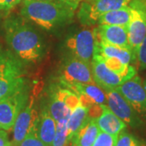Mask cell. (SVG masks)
Returning a JSON list of instances; mask_svg holds the SVG:
<instances>
[{
  "label": "cell",
  "instance_id": "obj_5",
  "mask_svg": "<svg viewBox=\"0 0 146 146\" xmlns=\"http://www.w3.org/2000/svg\"><path fill=\"white\" fill-rule=\"evenodd\" d=\"M91 69L94 82L105 92L116 89L126 80L131 79L127 76L121 75L111 70L106 65L104 58L98 54H95L93 57Z\"/></svg>",
  "mask_w": 146,
  "mask_h": 146
},
{
  "label": "cell",
  "instance_id": "obj_25",
  "mask_svg": "<svg viewBox=\"0 0 146 146\" xmlns=\"http://www.w3.org/2000/svg\"><path fill=\"white\" fill-rule=\"evenodd\" d=\"M136 60H137V63L141 69L146 70V36L136 52Z\"/></svg>",
  "mask_w": 146,
  "mask_h": 146
},
{
  "label": "cell",
  "instance_id": "obj_20",
  "mask_svg": "<svg viewBox=\"0 0 146 146\" xmlns=\"http://www.w3.org/2000/svg\"><path fill=\"white\" fill-rule=\"evenodd\" d=\"M89 119V108L80 103L72 110L67 123L69 143L71 142L73 136L88 122Z\"/></svg>",
  "mask_w": 146,
  "mask_h": 146
},
{
  "label": "cell",
  "instance_id": "obj_19",
  "mask_svg": "<svg viewBox=\"0 0 146 146\" xmlns=\"http://www.w3.org/2000/svg\"><path fill=\"white\" fill-rule=\"evenodd\" d=\"M131 8L127 5L119 9L110 11L101 16L98 20L99 25H120L128 26L130 22Z\"/></svg>",
  "mask_w": 146,
  "mask_h": 146
},
{
  "label": "cell",
  "instance_id": "obj_7",
  "mask_svg": "<svg viewBox=\"0 0 146 146\" xmlns=\"http://www.w3.org/2000/svg\"><path fill=\"white\" fill-rule=\"evenodd\" d=\"M131 0H86L79 11V18L85 24L98 22L100 16L110 11L128 5Z\"/></svg>",
  "mask_w": 146,
  "mask_h": 146
},
{
  "label": "cell",
  "instance_id": "obj_27",
  "mask_svg": "<svg viewBox=\"0 0 146 146\" xmlns=\"http://www.w3.org/2000/svg\"><path fill=\"white\" fill-rule=\"evenodd\" d=\"M0 146H11V143L8 141L7 133L4 130H0Z\"/></svg>",
  "mask_w": 146,
  "mask_h": 146
},
{
  "label": "cell",
  "instance_id": "obj_23",
  "mask_svg": "<svg viewBox=\"0 0 146 146\" xmlns=\"http://www.w3.org/2000/svg\"><path fill=\"white\" fill-rule=\"evenodd\" d=\"M117 137L118 136L116 135H111L100 131L93 146H115Z\"/></svg>",
  "mask_w": 146,
  "mask_h": 146
},
{
  "label": "cell",
  "instance_id": "obj_13",
  "mask_svg": "<svg viewBox=\"0 0 146 146\" xmlns=\"http://www.w3.org/2000/svg\"><path fill=\"white\" fill-rule=\"evenodd\" d=\"M96 33L101 42L131 50L128 41L127 27L99 25L98 28L96 29Z\"/></svg>",
  "mask_w": 146,
  "mask_h": 146
},
{
  "label": "cell",
  "instance_id": "obj_17",
  "mask_svg": "<svg viewBox=\"0 0 146 146\" xmlns=\"http://www.w3.org/2000/svg\"><path fill=\"white\" fill-rule=\"evenodd\" d=\"M47 108L50 115L55 120L56 123L68 122L72 112V110L68 106L65 101L61 89L52 94L49 106Z\"/></svg>",
  "mask_w": 146,
  "mask_h": 146
},
{
  "label": "cell",
  "instance_id": "obj_12",
  "mask_svg": "<svg viewBox=\"0 0 146 146\" xmlns=\"http://www.w3.org/2000/svg\"><path fill=\"white\" fill-rule=\"evenodd\" d=\"M63 81L81 84H95L91 64L73 58L67 62L63 71Z\"/></svg>",
  "mask_w": 146,
  "mask_h": 146
},
{
  "label": "cell",
  "instance_id": "obj_16",
  "mask_svg": "<svg viewBox=\"0 0 146 146\" xmlns=\"http://www.w3.org/2000/svg\"><path fill=\"white\" fill-rule=\"evenodd\" d=\"M100 131L118 136L120 131L125 129L127 124L108 108L106 105H102V114L95 119Z\"/></svg>",
  "mask_w": 146,
  "mask_h": 146
},
{
  "label": "cell",
  "instance_id": "obj_21",
  "mask_svg": "<svg viewBox=\"0 0 146 146\" xmlns=\"http://www.w3.org/2000/svg\"><path fill=\"white\" fill-rule=\"evenodd\" d=\"M68 122H58L56 127V131L51 146H68Z\"/></svg>",
  "mask_w": 146,
  "mask_h": 146
},
{
  "label": "cell",
  "instance_id": "obj_2",
  "mask_svg": "<svg viewBox=\"0 0 146 146\" xmlns=\"http://www.w3.org/2000/svg\"><path fill=\"white\" fill-rule=\"evenodd\" d=\"M6 39L11 50L21 60L36 62L44 54V45L34 28L21 18L9 19L5 23Z\"/></svg>",
  "mask_w": 146,
  "mask_h": 146
},
{
  "label": "cell",
  "instance_id": "obj_6",
  "mask_svg": "<svg viewBox=\"0 0 146 146\" xmlns=\"http://www.w3.org/2000/svg\"><path fill=\"white\" fill-rule=\"evenodd\" d=\"M106 106L116 116L122 119L127 125L138 128L143 125L141 116L136 113L130 103L115 89L106 91Z\"/></svg>",
  "mask_w": 146,
  "mask_h": 146
},
{
  "label": "cell",
  "instance_id": "obj_10",
  "mask_svg": "<svg viewBox=\"0 0 146 146\" xmlns=\"http://www.w3.org/2000/svg\"><path fill=\"white\" fill-rule=\"evenodd\" d=\"M68 46L72 50L75 57L91 64L97 47L96 29H84L79 32L68 40Z\"/></svg>",
  "mask_w": 146,
  "mask_h": 146
},
{
  "label": "cell",
  "instance_id": "obj_18",
  "mask_svg": "<svg viewBox=\"0 0 146 146\" xmlns=\"http://www.w3.org/2000/svg\"><path fill=\"white\" fill-rule=\"evenodd\" d=\"M100 129L94 119L89 118L88 122L73 136L72 146H93Z\"/></svg>",
  "mask_w": 146,
  "mask_h": 146
},
{
  "label": "cell",
  "instance_id": "obj_15",
  "mask_svg": "<svg viewBox=\"0 0 146 146\" xmlns=\"http://www.w3.org/2000/svg\"><path fill=\"white\" fill-rule=\"evenodd\" d=\"M95 54H98L105 58H112L118 60L125 65H130V63L133 60H136V57L129 49L110 45L98 41V38Z\"/></svg>",
  "mask_w": 146,
  "mask_h": 146
},
{
  "label": "cell",
  "instance_id": "obj_1",
  "mask_svg": "<svg viewBox=\"0 0 146 146\" xmlns=\"http://www.w3.org/2000/svg\"><path fill=\"white\" fill-rule=\"evenodd\" d=\"M77 3L75 0L24 1L21 16L45 29H52L72 20Z\"/></svg>",
  "mask_w": 146,
  "mask_h": 146
},
{
  "label": "cell",
  "instance_id": "obj_9",
  "mask_svg": "<svg viewBox=\"0 0 146 146\" xmlns=\"http://www.w3.org/2000/svg\"><path fill=\"white\" fill-rule=\"evenodd\" d=\"M25 90L0 100V128L4 131L13 129L16 118L27 102Z\"/></svg>",
  "mask_w": 146,
  "mask_h": 146
},
{
  "label": "cell",
  "instance_id": "obj_3",
  "mask_svg": "<svg viewBox=\"0 0 146 146\" xmlns=\"http://www.w3.org/2000/svg\"><path fill=\"white\" fill-rule=\"evenodd\" d=\"M20 58L7 51H0V100L25 88L24 69Z\"/></svg>",
  "mask_w": 146,
  "mask_h": 146
},
{
  "label": "cell",
  "instance_id": "obj_29",
  "mask_svg": "<svg viewBox=\"0 0 146 146\" xmlns=\"http://www.w3.org/2000/svg\"><path fill=\"white\" fill-rule=\"evenodd\" d=\"M24 1H32V0H24ZM37 1H50V0H37Z\"/></svg>",
  "mask_w": 146,
  "mask_h": 146
},
{
  "label": "cell",
  "instance_id": "obj_26",
  "mask_svg": "<svg viewBox=\"0 0 146 146\" xmlns=\"http://www.w3.org/2000/svg\"><path fill=\"white\" fill-rule=\"evenodd\" d=\"M22 0H0V9L9 10L19 4Z\"/></svg>",
  "mask_w": 146,
  "mask_h": 146
},
{
  "label": "cell",
  "instance_id": "obj_8",
  "mask_svg": "<svg viewBox=\"0 0 146 146\" xmlns=\"http://www.w3.org/2000/svg\"><path fill=\"white\" fill-rule=\"evenodd\" d=\"M115 89L130 103L138 115L146 118V90L139 76H134Z\"/></svg>",
  "mask_w": 146,
  "mask_h": 146
},
{
  "label": "cell",
  "instance_id": "obj_24",
  "mask_svg": "<svg viewBox=\"0 0 146 146\" xmlns=\"http://www.w3.org/2000/svg\"><path fill=\"white\" fill-rule=\"evenodd\" d=\"M18 146H47L43 141H42L36 136L34 131H30L25 139L21 141Z\"/></svg>",
  "mask_w": 146,
  "mask_h": 146
},
{
  "label": "cell",
  "instance_id": "obj_4",
  "mask_svg": "<svg viewBox=\"0 0 146 146\" xmlns=\"http://www.w3.org/2000/svg\"><path fill=\"white\" fill-rule=\"evenodd\" d=\"M130 22L127 26L131 50L136 57L139 46L146 36V3L142 0H131Z\"/></svg>",
  "mask_w": 146,
  "mask_h": 146
},
{
  "label": "cell",
  "instance_id": "obj_22",
  "mask_svg": "<svg viewBox=\"0 0 146 146\" xmlns=\"http://www.w3.org/2000/svg\"><path fill=\"white\" fill-rule=\"evenodd\" d=\"M115 146H144L142 142L125 129L120 131Z\"/></svg>",
  "mask_w": 146,
  "mask_h": 146
},
{
  "label": "cell",
  "instance_id": "obj_28",
  "mask_svg": "<svg viewBox=\"0 0 146 146\" xmlns=\"http://www.w3.org/2000/svg\"><path fill=\"white\" fill-rule=\"evenodd\" d=\"M143 84H144L145 89V90H146V80H145V81H143Z\"/></svg>",
  "mask_w": 146,
  "mask_h": 146
},
{
  "label": "cell",
  "instance_id": "obj_11",
  "mask_svg": "<svg viewBox=\"0 0 146 146\" xmlns=\"http://www.w3.org/2000/svg\"><path fill=\"white\" fill-rule=\"evenodd\" d=\"M37 118L38 115H36L33 109V102L31 100L25 107L21 110L16 118L13 127V141L11 146H18L30 131H35Z\"/></svg>",
  "mask_w": 146,
  "mask_h": 146
},
{
  "label": "cell",
  "instance_id": "obj_14",
  "mask_svg": "<svg viewBox=\"0 0 146 146\" xmlns=\"http://www.w3.org/2000/svg\"><path fill=\"white\" fill-rule=\"evenodd\" d=\"M57 123L50 115L48 108H43L36 120L35 132L47 146H51L56 131Z\"/></svg>",
  "mask_w": 146,
  "mask_h": 146
}]
</instances>
